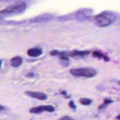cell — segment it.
I'll return each mask as SVG.
<instances>
[{"label":"cell","mask_w":120,"mask_h":120,"mask_svg":"<svg viewBox=\"0 0 120 120\" xmlns=\"http://www.w3.org/2000/svg\"><path fill=\"white\" fill-rule=\"evenodd\" d=\"M117 19V16L114 12L105 11L100 13L94 17L95 23L98 27H105L110 25Z\"/></svg>","instance_id":"obj_1"},{"label":"cell","mask_w":120,"mask_h":120,"mask_svg":"<svg viewBox=\"0 0 120 120\" xmlns=\"http://www.w3.org/2000/svg\"><path fill=\"white\" fill-rule=\"evenodd\" d=\"M25 3L23 1H18L14 5L9 6L0 11V14L2 15H13V14H19L23 12L26 9Z\"/></svg>","instance_id":"obj_2"},{"label":"cell","mask_w":120,"mask_h":120,"mask_svg":"<svg viewBox=\"0 0 120 120\" xmlns=\"http://www.w3.org/2000/svg\"><path fill=\"white\" fill-rule=\"evenodd\" d=\"M70 73L73 76L84 77L86 78H91V77H94L97 74L96 70L91 68L71 69L70 70Z\"/></svg>","instance_id":"obj_3"},{"label":"cell","mask_w":120,"mask_h":120,"mask_svg":"<svg viewBox=\"0 0 120 120\" xmlns=\"http://www.w3.org/2000/svg\"><path fill=\"white\" fill-rule=\"evenodd\" d=\"M93 12L92 9H82L78 11L77 12L74 14L75 19L78 21H83L89 19L90 15Z\"/></svg>","instance_id":"obj_4"},{"label":"cell","mask_w":120,"mask_h":120,"mask_svg":"<svg viewBox=\"0 0 120 120\" xmlns=\"http://www.w3.org/2000/svg\"><path fill=\"white\" fill-rule=\"evenodd\" d=\"M55 110V108L52 105H41V106L33 107L30 109L29 112L32 114H39L43 111L48 112H53Z\"/></svg>","instance_id":"obj_5"},{"label":"cell","mask_w":120,"mask_h":120,"mask_svg":"<svg viewBox=\"0 0 120 120\" xmlns=\"http://www.w3.org/2000/svg\"><path fill=\"white\" fill-rule=\"evenodd\" d=\"M54 19L53 15L51 14H44V15H40V16H37L35 18L31 19V22H48V21H50Z\"/></svg>","instance_id":"obj_6"},{"label":"cell","mask_w":120,"mask_h":120,"mask_svg":"<svg viewBox=\"0 0 120 120\" xmlns=\"http://www.w3.org/2000/svg\"><path fill=\"white\" fill-rule=\"evenodd\" d=\"M25 94L32 98L38 99L39 100H45L47 99V96L43 93L34 92V91H26Z\"/></svg>","instance_id":"obj_7"},{"label":"cell","mask_w":120,"mask_h":120,"mask_svg":"<svg viewBox=\"0 0 120 120\" xmlns=\"http://www.w3.org/2000/svg\"><path fill=\"white\" fill-rule=\"evenodd\" d=\"M27 54L30 57H38L42 54V50L39 48H31L28 50Z\"/></svg>","instance_id":"obj_8"},{"label":"cell","mask_w":120,"mask_h":120,"mask_svg":"<svg viewBox=\"0 0 120 120\" xmlns=\"http://www.w3.org/2000/svg\"><path fill=\"white\" fill-rule=\"evenodd\" d=\"M22 63V59L20 56H16L11 60V64L14 68H17Z\"/></svg>","instance_id":"obj_9"},{"label":"cell","mask_w":120,"mask_h":120,"mask_svg":"<svg viewBox=\"0 0 120 120\" xmlns=\"http://www.w3.org/2000/svg\"><path fill=\"white\" fill-rule=\"evenodd\" d=\"M93 56H94V57H97V58L103 59L104 60V61H105V62H109V57L106 56H104V55H103V54H102L100 52H98V51L93 52Z\"/></svg>","instance_id":"obj_10"},{"label":"cell","mask_w":120,"mask_h":120,"mask_svg":"<svg viewBox=\"0 0 120 120\" xmlns=\"http://www.w3.org/2000/svg\"><path fill=\"white\" fill-rule=\"evenodd\" d=\"M60 57V63L62 64L63 66L64 67H68L69 64V57H66V56H61Z\"/></svg>","instance_id":"obj_11"},{"label":"cell","mask_w":120,"mask_h":120,"mask_svg":"<svg viewBox=\"0 0 120 120\" xmlns=\"http://www.w3.org/2000/svg\"><path fill=\"white\" fill-rule=\"evenodd\" d=\"M113 101L111 100L110 99H108V98H105L104 101V103H103L102 105H100L99 107H98V110H104L107 106L109 104H111V103H112Z\"/></svg>","instance_id":"obj_12"},{"label":"cell","mask_w":120,"mask_h":120,"mask_svg":"<svg viewBox=\"0 0 120 120\" xmlns=\"http://www.w3.org/2000/svg\"><path fill=\"white\" fill-rule=\"evenodd\" d=\"M79 101L82 105H90V104H91V103H92V100H91V99H89V98H80Z\"/></svg>","instance_id":"obj_13"},{"label":"cell","mask_w":120,"mask_h":120,"mask_svg":"<svg viewBox=\"0 0 120 120\" xmlns=\"http://www.w3.org/2000/svg\"><path fill=\"white\" fill-rule=\"evenodd\" d=\"M69 105L70 108L73 109V110H76V106L75 105V104H74V103L72 101H70V103H69Z\"/></svg>","instance_id":"obj_14"},{"label":"cell","mask_w":120,"mask_h":120,"mask_svg":"<svg viewBox=\"0 0 120 120\" xmlns=\"http://www.w3.org/2000/svg\"><path fill=\"white\" fill-rule=\"evenodd\" d=\"M58 120H74L72 118L69 117V116H64V117H62L61 118H60Z\"/></svg>","instance_id":"obj_15"},{"label":"cell","mask_w":120,"mask_h":120,"mask_svg":"<svg viewBox=\"0 0 120 120\" xmlns=\"http://www.w3.org/2000/svg\"><path fill=\"white\" fill-rule=\"evenodd\" d=\"M34 73H29L27 75V77H29V78H32V77H34Z\"/></svg>","instance_id":"obj_16"},{"label":"cell","mask_w":120,"mask_h":120,"mask_svg":"<svg viewBox=\"0 0 120 120\" xmlns=\"http://www.w3.org/2000/svg\"><path fill=\"white\" fill-rule=\"evenodd\" d=\"M4 110V107H3L2 105H0V111H2V110Z\"/></svg>","instance_id":"obj_17"},{"label":"cell","mask_w":120,"mask_h":120,"mask_svg":"<svg viewBox=\"0 0 120 120\" xmlns=\"http://www.w3.org/2000/svg\"><path fill=\"white\" fill-rule=\"evenodd\" d=\"M12 1V0H0V1L1 2H9V1Z\"/></svg>","instance_id":"obj_18"},{"label":"cell","mask_w":120,"mask_h":120,"mask_svg":"<svg viewBox=\"0 0 120 120\" xmlns=\"http://www.w3.org/2000/svg\"><path fill=\"white\" fill-rule=\"evenodd\" d=\"M116 119L118 120H120V114L118 115V116H117V117H116Z\"/></svg>","instance_id":"obj_19"},{"label":"cell","mask_w":120,"mask_h":120,"mask_svg":"<svg viewBox=\"0 0 120 120\" xmlns=\"http://www.w3.org/2000/svg\"><path fill=\"white\" fill-rule=\"evenodd\" d=\"M1 64H2V60H0V69H1Z\"/></svg>","instance_id":"obj_20"}]
</instances>
